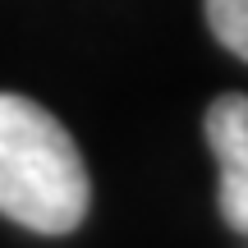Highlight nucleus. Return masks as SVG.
Wrapping results in <instances>:
<instances>
[{"instance_id": "obj_1", "label": "nucleus", "mask_w": 248, "mask_h": 248, "mask_svg": "<svg viewBox=\"0 0 248 248\" xmlns=\"http://www.w3.org/2000/svg\"><path fill=\"white\" fill-rule=\"evenodd\" d=\"M88 166L64 124L37 101L0 92V216L37 234H69L88 216Z\"/></svg>"}, {"instance_id": "obj_2", "label": "nucleus", "mask_w": 248, "mask_h": 248, "mask_svg": "<svg viewBox=\"0 0 248 248\" xmlns=\"http://www.w3.org/2000/svg\"><path fill=\"white\" fill-rule=\"evenodd\" d=\"M207 147L221 166V216L248 234V97L225 92L207 106Z\"/></svg>"}, {"instance_id": "obj_3", "label": "nucleus", "mask_w": 248, "mask_h": 248, "mask_svg": "<svg viewBox=\"0 0 248 248\" xmlns=\"http://www.w3.org/2000/svg\"><path fill=\"white\" fill-rule=\"evenodd\" d=\"M207 23L225 51L248 60V0H207Z\"/></svg>"}]
</instances>
